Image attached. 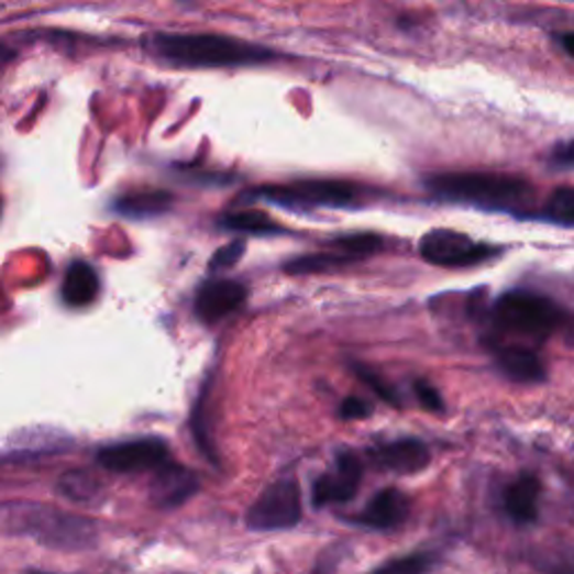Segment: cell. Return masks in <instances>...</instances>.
<instances>
[{
	"label": "cell",
	"mask_w": 574,
	"mask_h": 574,
	"mask_svg": "<svg viewBox=\"0 0 574 574\" xmlns=\"http://www.w3.org/2000/svg\"><path fill=\"white\" fill-rule=\"evenodd\" d=\"M144 47L155 59L191 70L250 68L265 66L276 59V52L222 34H185L155 32L144 38Z\"/></svg>",
	"instance_id": "1"
},
{
	"label": "cell",
	"mask_w": 574,
	"mask_h": 574,
	"mask_svg": "<svg viewBox=\"0 0 574 574\" xmlns=\"http://www.w3.org/2000/svg\"><path fill=\"white\" fill-rule=\"evenodd\" d=\"M429 194L451 200L474 205L492 211H514L521 213L532 202V185L523 178L505 174H478V170H465V174H438L424 180Z\"/></svg>",
	"instance_id": "2"
},
{
	"label": "cell",
	"mask_w": 574,
	"mask_h": 574,
	"mask_svg": "<svg viewBox=\"0 0 574 574\" xmlns=\"http://www.w3.org/2000/svg\"><path fill=\"white\" fill-rule=\"evenodd\" d=\"M489 314L492 325L500 334L530 341H545L567 323V314L559 303L528 290L505 292L496 299Z\"/></svg>",
	"instance_id": "3"
},
{
	"label": "cell",
	"mask_w": 574,
	"mask_h": 574,
	"mask_svg": "<svg viewBox=\"0 0 574 574\" xmlns=\"http://www.w3.org/2000/svg\"><path fill=\"white\" fill-rule=\"evenodd\" d=\"M14 521L38 543L56 550H86L97 539V528L84 516L41 505L19 507Z\"/></svg>",
	"instance_id": "4"
},
{
	"label": "cell",
	"mask_w": 574,
	"mask_h": 574,
	"mask_svg": "<svg viewBox=\"0 0 574 574\" xmlns=\"http://www.w3.org/2000/svg\"><path fill=\"white\" fill-rule=\"evenodd\" d=\"M362 187L341 180H301L283 187H263L254 196L283 209H343L362 200Z\"/></svg>",
	"instance_id": "5"
},
{
	"label": "cell",
	"mask_w": 574,
	"mask_h": 574,
	"mask_svg": "<svg viewBox=\"0 0 574 574\" xmlns=\"http://www.w3.org/2000/svg\"><path fill=\"white\" fill-rule=\"evenodd\" d=\"M303 503L297 481L272 483L250 507L247 526L258 532L292 530L301 523Z\"/></svg>",
	"instance_id": "6"
},
{
	"label": "cell",
	"mask_w": 574,
	"mask_h": 574,
	"mask_svg": "<svg viewBox=\"0 0 574 574\" xmlns=\"http://www.w3.org/2000/svg\"><path fill=\"white\" fill-rule=\"evenodd\" d=\"M420 254L427 263L440 267H467L500 254V247L478 243L453 229H433L420 241Z\"/></svg>",
	"instance_id": "7"
},
{
	"label": "cell",
	"mask_w": 574,
	"mask_h": 574,
	"mask_svg": "<svg viewBox=\"0 0 574 574\" xmlns=\"http://www.w3.org/2000/svg\"><path fill=\"white\" fill-rule=\"evenodd\" d=\"M166 463H168V446L157 438L108 444L97 453V465L118 474L159 470Z\"/></svg>",
	"instance_id": "8"
},
{
	"label": "cell",
	"mask_w": 574,
	"mask_h": 574,
	"mask_svg": "<svg viewBox=\"0 0 574 574\" xmlns=\"http://www.w3.org/2000/svg\"><path fill=\"white\" fill-rule=\"evenodd\" d=\"M364 476V465L353 451H341L336 455L334 470L319 476L312 487V500L317 507L330 503H349L357 496Z\"/></svg>",
	"instance_id": "9"
},
{
	"label": "cell",
	"mask_w": 574,
	"mask_h": 574,
	"mask_svg": "<svg viewBox=\"0 0 574 574\" xmlns=\"http://www.w3.org/2000/svg\"><path fill=\"white\" fill-rule=\"evenodd\" d=\"M247 299V287L232 278L207 280L196 295V314L202 323H218L236 312Z\"/></svg>",
	"instance_id": "10"
},
{
	"label": "cell",
	"mask_w": 574,
	"mask_h": 574,
	"mask_svg": "<svg viewBox=\"0 0 574 574\" xmlns=\"http://www.w3.org/2000/svg\"><path fill=\"white\" fill-rule=\"evenodd\" d=\"M371 457L379 470H386V472H393L399 476H411V474H420L429 467L431 451L418 438H401V440L373 449Z\"/></svg>",
	"instance_id": "11"
},
{
	"label": "cell",
	"mask_w": 574,
	"mask_h": 574,
	"mask_svg": "<svg viewBox=\"0 0 574 574\" xmlns=\"http://www.w3.org/2000/svg\"><path fill=\"white\" fill-rule=\"evenodd\" d=\"M411 511V498L395 487L377 492L368 505L355 516V523L373 530H393L407 521Z\"/></svg>",
	"instance_id": "12"
},
{
	"label": "cell",
	"mask_w": 574,
	"mask_h": 574,
	"mask_svg": "<svg viewBox=\"0 0 574 574\" xmlns=\"http://www.w3.org/2000/svg\"><path fill=\"white\" fill-rule=\"evenodd\" d=\"M198 492V478L183 465H162L155 470L151 498L157 507H180Z\"/></svg>",
	"instance_id": "13"
},
{
	"label": "cell",
	"mask_w": 574,
	"mask_h": 574,
	"mask_svg": "<svg viewBox=\"0 0 574 574\" xmlns=\"http://www.w3.org/2000/svg\"><path fill=\"white\" fill-rule=\"evenodd\" d=\"M541 483L534 474H521L503 494L505 514L516 526H532L539 519Z\"/></svg>",
	"instance_id": "14"
},
{
	"label": "cell",
	"mask_w": 574,
	"mask_h": 574,
	"mask_svg": "<svg viewBox=\"0 0 574 574\" xmlns=\"http://www.w3.org/2000/svg\"><path fill=\"white\" fill-rule=\"evenodd\" d=\"M494 360L500 373L514 382L539 384L548 375L543 360L526 346H505V343H498V346H494Z\"/></svg>",
	"instance_id": "15"
},
{
	"label": "cell",
	"mask_w": 574,
	"mask_h": 574,
	"mask_svg": "<svg viewBox=\"0 0 574 574\" xmlns=\"http://www.w3.org/2000/svg\"><path fill=\"white\" fill-rule=\"evenodd\" d=\"M99 295V276L86 261H75L64 278L62 297L70 308L90 306Z\"/></svg>",
	"instance_id": "16"
},
{
	"label": "cell",
	"mask_w": 574,
	"mask_h": 574,
	"mask_svg": "<svg viewBox=\"0 0 574 574\" xmlns=\"http://www.w3.org/2000/svg\"><path fill=\"white\" fill-rule=\"evenodd\" d=\"M174 205V196L166 191H137L114 200V211L126 218H155L162 216Z\"/></svg>",
	"instance_id": "17"
},
{
	"label": "cell",
	"mask_w": 574,
	"mask_h": 574,
	"mask_svg": "<svg viewBox=\"0 0 574 574\" xmlns=\"http://www.w3.org/2000/svg\"><path fill=\"white\" fill-rule=\"evenodd\" d=\"M532 565L543 574H574V545L548 543L532 552Z\"/></svg>",
	"instance_id": "18"
},
{
	"label": "cell",
	"mask_w": 574,
	"mask_h": 574,
	"mask_svg": "<svg viewBox=\"0 0 574 574\" xmlns=\"http://www.w3.org/2000/svg\"><path fill=\"white\" fill-rule=\"evenodd\" d=\"M222 229H232V232L243 234H278L280 227L269 220L263 211H239L220 218Z\"/></svg>",
	"instance_id": "19"
},
{
	"label": "cell",
	"mask_w": 574,
	"mask_h": 574,
	"mask_svg": "<svg viewBox=\"0 0 574 574\" xmlns=\"http://www.w3.org/2000/svg\"><path fill=\"white\" fill-rule=\"evenodd\" d=\"M539 216L563 227H574V187H561L552 191Z\"/></svg>",
	"instance_id": "20"
},
{
	"label": "cell",
	"mask_w": 574,
	"mask_h": 574,
	"mask_svg": "<svg viewBox=\"0 0 574 574\" xmlns=\"http://www.w3.org/2000/svg\"><path fill=\"white\" fill-rule=\"evenodd\" d=\"M99 489H101L99 481L95 476H90L88 472H68L59 481V492L66 498L79 500V503L95 500L99 496Z\"/></svg>",
	"instance_id": "21"
},
{
	"label": "cell",
	"mask_w": 574,
	"mask_h": 574,
	"mask_svg": "<svg viewBox=\"0 0 574 574\" xmlns=\"http://www.w3.org/2000/svg\"><path fill=\"white\" fill-rule=\"evenodd\" d=\"M431 567H433V556L416 552V554H407V556H397V559L386 561L373 574H429Z\"/></svg>",
	"instance_id": "22"
},
{
	"label": "cell",
	"mask_w": 574,
	"mask_h": 574,
	"mask_svg": "<svg viewBox=\"0 0 574 574\" xmlns=\"http://www.w3.org/2000/svg\"><path fill=\"white\" fill-rule=\"evenodd\" d=\"M355 373H357V377L373 390V393H377L386 405H390V407H401V399H399V395H397V390L393 388V386H388L375 371H371V368H366V366H355Z\"/></svg>",
	"instance_id": "23"
},
{
	"label": "cell",
	"mask_w": 574,
	"mask_h": 574,
	"mask_svg": "<svg viewBox=\"0 0 574 574\" xmlns=\"http://www.w3.org/2000/svg\"><path fill=\"white\" fill-rule=\"evenodd\" d=\"M413 390H416V395H418V401H420V405H422L427 411H431V413H442V411H444V401H442V397H440V393H438L435 386H431V384L424 382V379H418V382L413 384Z\"/></svg>",
	"instance_id": "24"
},
{
	"label": "cell",
	"mask_w": 574,
	"mask_h": 574,
	"mask_svg": "<svg viewBox=\"0 0 574 574\" xmlns=\"http://www.w3.org/2000/svg\"><path fill=\"white\" fill-rule=\"evenodd\" d=\"M371 413H373V407L362 397H346L341 401V409H339V416L343 420H364Z\"/></svg>",
	"instance_id": "25"
},
{
	"label": "cell",
	"mask_w": 574,
	"mask_h": 574,
	"mask_svg": "<svg viewBox=\"0 0 574 574\" xmlns=\"http://www.w3.org/2000/svg\"><path fill=\"white\" fill-rule=\"evenodd\" d=\"M243 252H245V245L241 241L218 250L216 256L211 258V269L218 272V269H224V267H232L243 256Z\"/></svg>",
	"instance_id": "26"
},
{
	"label": "cell",
	"mask_w": 574,
	"mask_h": 574,
	"mask_svg": "<svg viewBox=\"0 0 574 574\" xmlns=\"http://www.w3.org/2000/svg\"><path fill=\"white\" fill-rule=\"evenodd\" d=\"M550 168L556 170H565V168H574V140L556 144L548 157Z\"/></svg>",
	"instance_id": "27"
},
{
	"label": "cell",
	"mask_w": 574,
	"mask_h": 574,
	"mask_svg": "<svg viewBox=\"0 0 574 574\" xmlns=\"http://www.w3.org/2000/svg\"><path fill=\"white\" fill-rule=\"evenodd\" d=\"M14 49H10L8 45H0V75L8 70V66L14 62Z\"/></svg>",
	"instance_id": "28"
},
{
	"label": "cell",
	"mask_w": 574,
	"mask_h": 574,
	"mask_svg": "<svg viewBox=\"0 0 574 574\" xmlns=\"http://www.w3.org/2000/svg\"><path fill=\"white\" fill-rule=\"evenodd\" d=\"M561 45H563V49H565L570 56H574V32L563 34V36H561Z\"/></svg>",
	"instance_id": "29"
},
{
	"label": "cell",
	"mask_w": 574,
	"mask_h": 574,
	"mask_svg": "<svg viewBox=\"0 0 574 574\" xmlns=\"http://www.w3.org/2000/svg\"><path fill=\"white\" fill-rule=\"evenodd\" d=\"M563 330H565V341L570 343V346H574V319H567Z\"/></svg>",
	"instance_id": "30"
},
{
	"label": "cell",
	"mask_w": 574,
	"mask_h": 574,
	"mask_svg": "<svg viewBox=\"0 0 574 574\" xmlns=\"http://www.w3.org/2000/svg\"><path fill=\"white\" fill-rule=\"evenodd\" d=\"M32 574H45V572H32Z\"/></svg>",
	"instance_id": "31"
}]
</instances>
